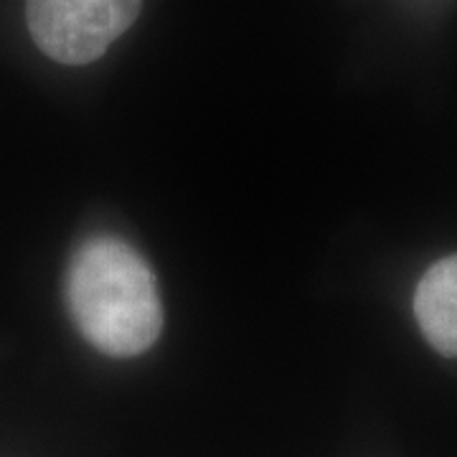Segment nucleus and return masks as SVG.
Returning a JSON list of instances; mask_svg holds the SVG:
<instances>
[{
    "label": "nucleus",
    "instance_id": "f257e3e1",
    "mask_svg": "<svg viewBox=\"0 0 457 457\" xmlns=\"http://www.w3.org/2000/svg\"><path fill=\"white\" fill-rule=\"evenodd\" d=\"M66 305L84 341L112 359L145 353L163 330L155 275L128 242L97 234L66 270Z\"/></svg>",
    "mask_w": 457,
    "mask_h": 457
},
{
    "label": "nucleus",
    "instance_id": "f03ea898",
    "mask_svg": "<svg viewBox=\"0 0 457 457\" xmlns=\"http://www.w3.org/2000/svg\"><path fill=\"white\" fill-rule=\"evenodd\" d=\"M143 0H29L36 46L54 62L82 66L99 59L135 23Z\"/></svg>",
    "mask_w": 457,
    "mask_h": 457
},
{
    "label": "nucleus",
    "instance_id": "7ed1b4c3",
    "mask_svg": "<svg viewBox=\"0 0 457 457\" xmlns=\"http://www.w3.org/2000/svg\"><path fill=\"white\" fill-rule=\"evenodd\" d=\"M414 318L427 343L442 356H457V254L432 264L414 293Z\"/></svg>",
    "mask_w": 457,
    "mask_h": 457
}]
</instances>
